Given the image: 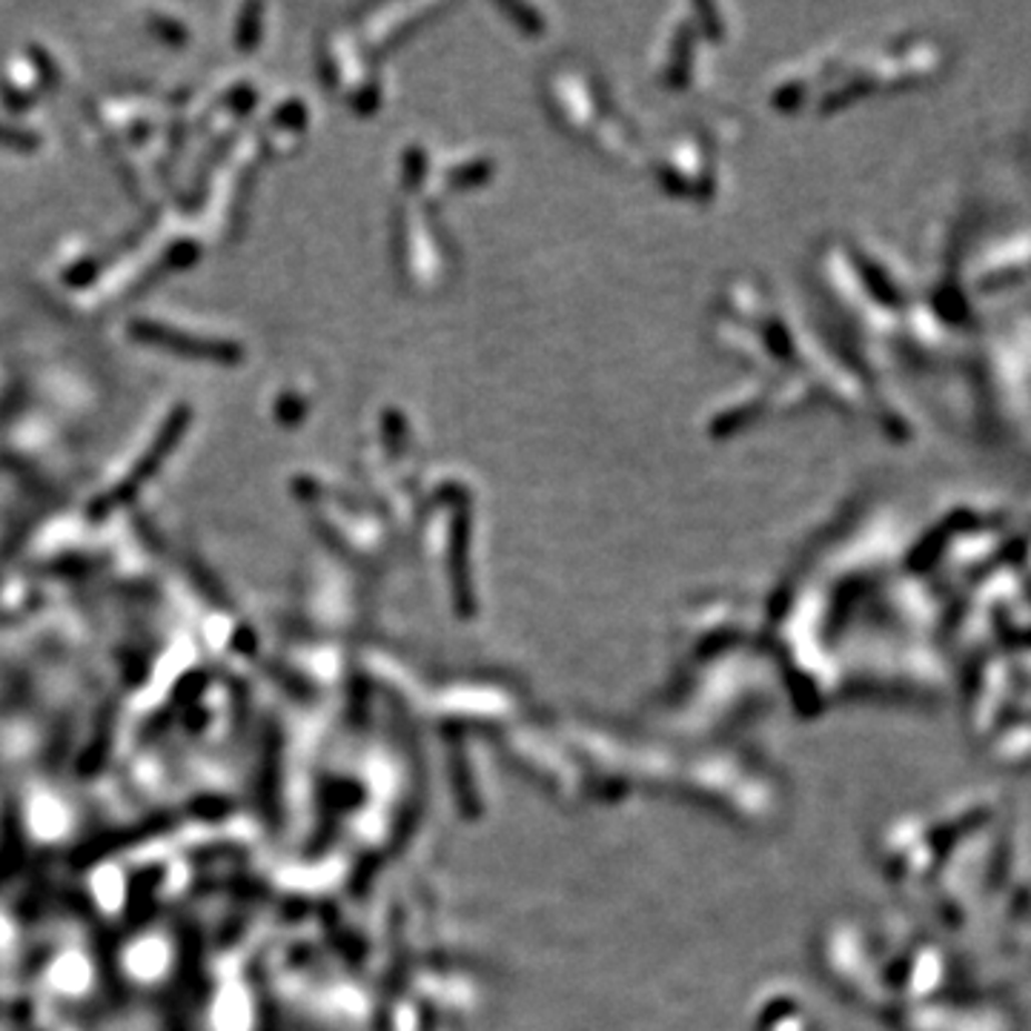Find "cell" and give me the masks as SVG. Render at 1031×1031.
Instances as JSON below:
<instances>
[{"label":"cell","mask_w":1031,"mask_h":1031,"mask_svg":"<svg viewBox=\"0 0 1031 1031\" xmlns=\"http://www.w3.org/2000/svg\"><path fill=\"white\" fill-rule=\"evenodd\" d=\"M135 335L144 338L147 344L169 350V353L187 355V359H209V362H235L238 359V347L233 342H218V338H204V335H189L178 333L173 327H161V324H138Z\"/></svg>","instance_id":"1"}]
</instances>
